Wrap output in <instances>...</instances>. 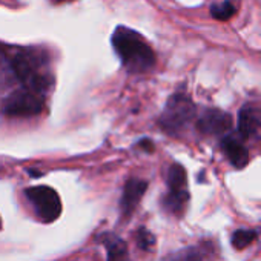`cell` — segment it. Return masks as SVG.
I'll list each match as a JSON object with an SVG mask.
<instances>
[{
  "label": "cell",
  "instance_id": "obj_7",
  "mask_svg": "<svg viewBox=\"0 0 261 261\" xmlns=\"http://www.w3.org/2000/svg\"><path fill=\"white\" fill-rule=\"evenodd\" d=\"M238 133L244 140L261 136V111L252 105H246L238 112Z\"/></svg>",
  "mask_w": 261,
  "mask_h": 261
},
{
  "label": "cell",
  "instance_id": "obj_10",
  "mask_svg": "<svg viewBox=\"0 0 261 261\" xmlns=\"http://www.w3.org/2000/svg\"><path fill=\"white\" fill-rule=\"evenodd\" d=\"M98 240L106 247L108 261H130L127 246L120 237L111 232H105L98 237Z\"/></svg>",
  "mask_w": 261,
  "mask_h": 261
},
{
  "label": "cell",
  "instance_id": "obj_6",
  "mask_svg": "<svg viewBox=\"0 0 261 261\" xmlns=\"http://www.w3.org/2000/svg\"><path fill=\"white\" fill-rule=\"evenodd\" d=\"M232 127V117L220 109H206L198 121H197V129L203 136H223Z\"/></svg>",
  "mask_w": 261,
  "mask_h": 261
},
{
  "label": "cell",
  "instance_id": "obj_3",
  "mask_svg": "<svg viewBox=\"0 0 261 261\" xmlns=\"http://www.w3.org/2000/svg\"><path fill=\"white\" fill-rule=\"evenodd\" d=\"M195 117V105L189 95L177 92L169 97L160 118L159 124L169 136H178L181 130Z\"/></svg>",
  "mask_w": 261,
  "mask_h": 261
},
{
  "label": "cell",
  "instance_id": "obj_9",
  "mask_svg": "<svg viewBox=\"0 0 261 261\" xmlns=\"http://www.w3.org/2000/svg\"><path fill=\"white\" fill-rule=\"evenodd\" d=\"M221 149L230 165L237 169H243L249 163V152L244 145L235 137H224L221 140Z\"/></svg>",
  "mask_w": 261,
  "mask_h": 261
},
{
  "label": "cell",
  "instance_id": "obj_17",
  "mask_svg": "<svg viewBox=\"0 0 261 261\" xmlns=\"http://www.w3.org/2000/svg\"><path fill=\"white\" fill-rule=\"evenodd\" d=\"M137 148H140L145 152H152L154 151V143L149 139H143L137 143Z\"/></svg>",
  "mask_w": 261,
  "mask_h": 261
},
{
  "label": "cell",
  "instance_id": "obj_8",
  "mask_svg": "<svg viewBox=\"0 0 261 261\" xmlns=\"http://www.w3.org/2000/svg\"><path fill=\"white\" fill-rule=\"evenodd\" d=\"M146 189H148V181L140 180V178H129L124 183L123 195L120 200V209L124 217H129L134 212L136 206L140 203Z\"/></svg>",
  "mask_w": 261,
  "mask_h": 261
},
{
  "label": "cell",
  "instance_id": "obj_15",
  "mask_svg": "<svg viewBox=\"0 0 261 261\" xmlns=\"http://www.w3.org/2000/svg\"><path fill=\"white\" fill-rule=\"evenodd\" d=\"M165 261H201V252L197 247H186L172 253Z\"/></svg>",
  "mask_w": 261,
  "mask_h": 261
},
{
  "label": "cell",
  "instance_id": "obj_18",
  "mask_svg": "<svg viewBox=\"0 0 261 261\" xmlns=\"http://www.w3.org/2000/svg\"><path fill=\"white\" fill-rule=\"evenodd\" d=\"M28 172H30V174H31V177H34V178H36V177H42V175H43L40 171H33V169H30Z\"/></svg>",
  "mask_w": 261,
  "mask_h": 261
},
{
  "label": "cell",
  "instance_id": "obj_16",
  "mask_svg": "<svg viewBox=\"0 0 261 261\" xmlns=\"http://www.w3.org/2000/svg\"><path fill=\"white\" fill-rule=\"evenodd\" d=\"M136 240L140 249L143 250H151L155 244V237L146 229V227H140L136 233Z\"/></svg>",
  "mask_w": 261,
  "mask_h": 261
},
{
  "label": "cell",
  "instance_id": "obj_11",
  "mask_svg": "<svg viewBox=\"0 0 261 261\" xmlns=\"http://www.w3.org/2000/svg\"><path fill=\"white\" fill-rule=\"evenodd\" d=\"M189 201V192L188 191H180V192H168L163 200L162 206L166 212L174 214V215H181L186 204Z\"/></svg>",
  "mask_w": 261,
  "mask_h": 261
},
{
  "label": "cell",
  "instance_id": "obj_1",
  "mask_svg": "<svg viewBox=\"0 0 261 261\" xmlns=\"http://www.w3.org/2000/svg\"><path fill=\"white\" fill-rule=\"evenodd\" d=\"M111 43L127 72L143 74L154 68L155 53L140 33L126 27H117Z\"/></svg>",
  "mask_w": 261,
  "mask_h": 261
},
{
  "label": "cell",
  "instance_id": "obj_12",
  "mask_svg": "<svg viewBox=\"0 0 261 261\" xmlns=\"http://www.w3.org/2000/svg\"><path fill=\"white\" fill-rule=\"evenodd\" d=\"M186 171L180 163L171 165L168 171V186L171 192H180V191H188L186 189Z\"/></svg>",
  "mask_w": 261,
  "mask_h": 261
},
{
  "label": "cell",
  "instance_id": "obj_19",
  "mask_svg": "<svg viewBox=\"0 0 261 261\" xmlns=\"http://www.w3.org/2000/svg\"><path fill=\"white\" fill-rule=\"evenodd\" d=\"M54 4H62V2H68V0H53Z\"/></svg>",
  "mask_w": 261,
  "mask_h": 261
},
{
  "label": "cell",
  "instance_id": "obj_4",
  "mask_svg": "<svg viewBox=\"0 0 261 261\" xmlns=\"http://www.w3.org/2000/svg\"><path fill=\"white\" fill-rule=\"evenodd\" d=\"M27 198L34 206L37 217L43 223L56 221L62 214V201L59 194L49 186H34L25 191Z\"/></svg>",
  "mask_w": 261,
  "mask_h": 261
},
{
  "label": "cell",
  "instance_id": "obj_13",
  "mask_svg": "<svg viewBox=\"0 0 261 261\" xmlns=\"http://www.w3.org/2000/svg\"><path fill=\"white\" fill-rule=\"evenodd\" d=\"M235 14H237V8L230 0H223V2L214 4L211 7V16L220 22H226V20L232 19Z\"/></svg>",
  "mask_w": 261,
  "mask_h": 261
},
{
  "label": "cell",
  "instance_id": "obj_2",
  "mask_svg": "<svg viewBox=\"0 0 261 261\" xmlns=\"http://www.w3.org/2000/svg\"><path fill=\"white\" fill-rule=\"evenodd\" d=\"M13 71L16 77L23 83L25 89L36 94H42L49 86V75L46 72L45 57L25 51L13 59Z\"/></svg>",
  "mask_w": 261,
  "mask_h": 261
},
{
  "label": "cell",
  "instance_id": "obj_14",
  "mask_svg": "<svg viewBox=\"0 0 261 261\" xmlns=\"http://www.w3.org/2000/svg\"><path fill=\"white\" fill-rule=\"evenodd\" d=\"M255 238H256V232L255 230H250V229H238V230L233 232L230 241H232V246L240 250V249L247 247Z\"/></svg>",
  "mask_w": 261,
  "mask_h": 261
},
{
  "label": "cell",
  "instance_id": "obj_5",
  "mask_svg": "<svg viewBox=\"0 0 261 261\" xmlns=\"http://www.w3.org/2000/svg\"><path fill=\"white\" fill-rule=\"evenodd\" d=\"M2 109L10 117H34L43 111V98L40 94L20 89L5 98Z\"/></svg>",
  "mask_w": 261,
  "mask_h": 261
}]
</instances>
